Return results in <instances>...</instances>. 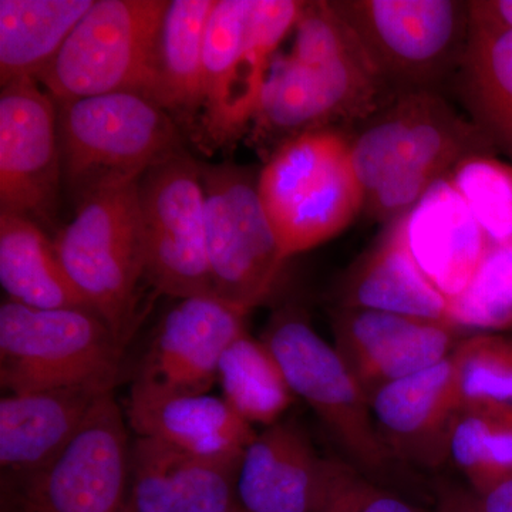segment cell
<instances>
[{
	"label": "cell",
	"instance_id": "cell-33",
	"mask_svg": "<svg viewBox=\"0 0 512 512\" xmlns=\"http://www.w3.org/2000/svg\"><path fill=\"white\" fill-rule=\"evenodd\" d=\"M319 512H423L419 507L373 483L350 467L325 507Z\"/></svg>",
	"mask_w": 512,
	"mask_h": 512
},
{
	"label": "cell",
	"instance_id": "cell-29",
	"mask_svg": "<svg viewBox=\"0 0 512 512\" xmlns=\"http://www.w3.org/2000/svg\"><path fill=\"white\" fill-rule=\"evenodd\" d=\"M447 456L473 490L512 480V414L461 407L448 434Z\"/></svg>",
	"mask_w": 512,
	"mask_h": 512
},
{
	"label": "cell",
	"instance_id": "cell-34",
	"mask_svg": "<svg viewBox=\"0 0 512 512\" xmlns=\"http://www.w3.org/2000/svg\"><path fill=\"white\" fill-rule=\"evenodd\" d=\"M436 512H512V480L487 491L447 487L439 495Z\"/></svg>",
	"mask_w": 512,
	"mask_h": 512
},
{
	"label": "cell",
	"instance_id": "cell-2",
	"mask_svg": "<svg viewBox=\"0 0 512 512\" xmlns=\"http://www.w3.org/2000/svg\"><path fill=\"white\" fill-rule=\"evenodd\" d=\"M363 212L387 225L468 157L498 153L493 141L441 92L397 94L348 133Z\"/></svg>",
	"mask_w": 512,
	"mask_h": 512
},
{
	"label": "cell",
	"instance_id": "cell-26",
	"mask_svg": "<svg viewBox=\"0 0 512 512\" xmlns=\"http://www.w3.org/2000/svg\"><path fill=\"white\" fill-rule=\"evenodd\" d=\"M454 80L467 116L512 161V32L471 22Z\"/></svg>",
	"mask_w": 512,
	"mask_h": 512
},
{
	"label": "cell",
	"instance_id": "cell-3",
	"mask_svg": "<svg viewBox=\"0 0 512 512\" xmlns=\"http://www.w3.org/2000/svg\"><path fill=\"white\" fill-rule=\"evenodd\" d=\"M63 183L77 204L133 183L181 150L177 121L156 101L119 92L56 101Z\"/></svg>",
	"mask_w": 512,
	"mask_h": 512
},
{
	"label": "cell",
	"instance_id": "cell-25",
	"mask_svg": "<svg viewBox=\"0 0 512 512\" xmlns=\"http://www.w3.org/2000/svg\"><path fill=\"white\" fill-rule=\"evenodd\" d=\"M0 284L8 299L32 308L89 309L36 222L0 212ZM94 312V311H93Z\"/></svg>",
	"mask_w": 512,
	"mask_h": 512
},
{
	"label": "cell",
	"instance_id": "cell-31",
	"mask_svg": "<svg viewBox=\"0 0 512 512\" xmlns=\"http://www.w3.org/2000/svg\"><path fill=\"white\" fill-rule=\"evenodd\" d=\"M450 322L476 333L512 328V241L490 244L470 284L450 302Z\"/></svg>",
	"mask_w": 512,
	"mask_h": 512
},
{
	"label": "cell",
	"instance_id": "cell-14",
	"mask_svg": "<svg viewBox=\"0 0 512 512\" xmlns=\"http://www.w3.org/2000/svg\"><path fill=\"white\" fill-rule=\"evenodd\" d=\"M62 183L56 101L35 77L12 80L0 94V212L49 224Z\"/></svg>",
	"mask_w": 512,
	"mask_h": 512
},
{
	"label": "cell",
	"instance_id": "cell-16",
	"mask_svg": "<svg viewBox=\"0 0 512 512\" xmlns=\"http://www.w3.org/2000/svg\"><path fill=\"white\" fill-rule=\"evenodd\" d=\"M350 467L323 457L295 421L281 420L245 450L238 501L248 512H319Z\"/></svg>",
	"mask_w": 512,
	"mask_h": 512
},
{
	"label": "cell",
	"instance_id": "cell-10",
	"mask_svg": "<svg viewBox=\"0 0 512 512\" xmlns=\"http://www.w3.org/2000/svg\"><path fill=\"white\" fill-rule=\"evenodd\" d=\"M261 339L274 353L292 393L316 413L352 466L367 476L389 470L396 458L376 429L369 394L335 346L312 328L306 313L281 309Z\"/></svg>",
	"mask_w": 512,
	"mask_h": 512
},
{
	"label": "cell",
	"instance_id": "cell-24",
	"mask_svg": "<svg viewBox=\"0 0 512 512\" xmlns=\"http://www.w3.org/2000/svg\"><path fill=\"white\" fill-rule=\"evenodd\" d=\"M217 0H171L158 40L157 103L177 124L194 123L205 103L204 43Z\"/></svg>",
	"mask_w": 512,
	"mask_h": 512
},
{
	"label": "cell",
	"instance_id": "cell-37",
	"mask_svg": "<svg viewBox=\"0 0 512 512\" xmlns=\"http://www.w3.org/2000/svg\"><path fill=\"white\" fill-rule=\"evenodd\" d=\"M121 512H134L133 510H131L130 505H128V500H127L126 507H124V510L121 511Z\"/></svg>",
	"mask_w": 512,
	"mask_h": 512
},
{
	"label": "cell",
	"instance_id": "cell-17",
	"mask_svg": "<svg viewBox=\"0 0 512 512\" xmlns=\"http://www.w3.org/2000/svg\"><path fill=\"white\" fill-rule=\"evenodd\" d=\"M249 315L217 296L178 299L158 325L136 382L174 393H208L225 350L247 332Z\"/></svg>",
	"mask_w": 512,
	"mask_h": 512
},
{
	"label": "cell",
	"instance_id": "cell-15",
	"mask_svg": "<svg viewBox=\"0 0 512 512\" xmlns=\"http://www.w3.org/2000/svg\"><path fill=\"white\" fill-rule=\"evenodd\" d=\"M332 330L333 346L369 396L447 359L464 338L446 320L356 308L336 309Z\"/></svg>",
	"mask_w": 512,
	"mask_h": 512
},
{
	"label": "cell",
	"instance_id": "cell-5",
	"mask_svg": "<svg viewBox=\"0 0 512 512\" xmlns=\"http://www.w3.org/2000/svg\"><path fill=\"white\" fill-rule=\"evenodd\" d=\"M138 183L90 195L53 241L73 284L124 345L136 328L146 279Z\"/></svg>",
	"mask_w": 512,
	"mask_h": 512
},
{
	"label": "cell",
	"instance_id": "cell-35",
	"mask_svg": "<svg viewBox=\"0 0 512 512\" xmlns=\"http://www.w3.org/2000/svg\"><path fill=\"white\" fill-rule=\"evenodd\" d=\"M471 22L512 32V0H471Z\"/></svg>",
	"mask_w": 512,
	"mask_h": 512
},
{
	"label": "cell",
	"instance_id": "cell-8",
	"mask_svg": "<svg viewBox=\"0 0 512 512\" xmlns=\"http://www.w3.org/2000/svg\"><path fill=\"white\" fill-rule=\"evenodd\" d=\"M303 6L298 0H217L205 32L200 120L211 144L231 143L252 124L272 60Z\"/></svg>",
	"mask_w": 512,
	"mask_h": 512
},
{
	"label": "cell",
	"instance_id": "cell-19",
	"mask_svg": "<svg viewBox=\"0 0 512 512\" xmlns=\"http://www.w3.org/2000/svg\"><path fill=\"white\" fill-rule=\"evenodd\" d=\"M242 456H192L137 437L130 448L128 505L134 512H231L239 504Z\"/></svg>",
	"mask_w": 512,
	"mask_h": 512
},
{
	"label": "cell",
	"instance_id": "cell-36",
	"mask_svg": "<svg viewBox=\"0 0 512 512\" xmlns=\"http://www.w3.org/2000/svg\"><path fill=\"white\" fill-rule=\"evenodd\" d=\"M231 512H248V511L244 510V508H242L241 504H238L237 507H235L234 510H232Z\"/></svg>",
	"mask_w": 512,
	"mask_h": 512
},
{
	"label": "cell",
	"instance_id": "cell-13",
	"mask_svg": "<svg viewBox=\"0 0 512 512\" xmlns=\"http://www.w3.org/2000/svg\"><path fill=\"white\" fill-rule=\"evenodd\" d=\"M126 429L113 392L104 394L62 456L20 478L19 512L123 511L130 487Z\"/></svg>",
	"mask_w": 512,
	"mask_h": 512
},
{
	"label": "cell",
	"instance_id": "cell-12",
	"mask_svg": "<svg viewBox=\"0 0 512 512\" xmlns=\"http://www.w3.org/2000/svg\"><path fill=\"white\" fill-rule=\"evenodd\" d=\"M138 198L146 281L175 299L215 296L200 163L181 148L140 178Z\"/></svg>",
	"mask_w": 512,
	"mask_h": 512
},
{
	"label": "cell",
	"instance_id": "cell-18",
	"mask_svg": "<svg viewBox=\"0 0 512 512\" xmlns=\"http://www.w3.org/2000/svg\"><path fill=\"white\" fill-rule=\"evenodd\" d=\"M369 399L376 429L396 460L429 468L448 461V434L461 410L453 353L416 375L384 384Z\"/></svg>",
	"mask_w": 512,
	"mask_h": 512
},
{
	"label": "cell",
	"instance_id": "cell-1",
	"mask_svg": "<svg viewBox=\"0 0 512 512\" xmlns=\"http://www.w3.org/2000/svg\"><path fill=\"white\" fill-rule=\"evenodd\" d=\"M394 94L328 2H305L286 55L269 67L252 126L268 158L318 130H353Z\"/></svg>",
	"mask_w": 512,
	"mask_h": 512
},
{
	"label": "cell",
	"instance_id": "cell-30",
	"mask_svg": "<svg viewBox=\"0 0 512 512\" xmlns=\"http://www.w3.org/2000/svg\"><path fill=\"white\" fill-rule=\"evenodd\" d=\"M453 360L461 407L512 414V338L484 332L464 336Z\"/></svg>",
	"mask_w": 512,
	"mask_h": 512
},
{
	"label": "cell",
	"instance_id": "cell-7",
	"mask_svg": "<svg viewBox=\"0 0 512 512\" xmlns=\"http://www.w3.org/2000/svg\"><path fill=\"white\" fill-rule=\"evenodd\" d=\"M167 5L94 0L37 82L55 101L128 92L157 103L158 40Z\"/></svg>",
	"mask_w": 512,
	"mask_h": 512
},
{
	"label": "cell",
	"instance_id": "cell-21",
	"mask_svg": "<svg viewBox=\"0 0 512 512\" xmlns=\"http://www.w3.org/2000/svg\"><path fill=\"white\" fill-rule=\"evenodd\" d=\"M126 416L137 437L200 457L242 456L258 431L222 397L174 393L134 380Z\"/></svg>",
	"mask_w": 512,
	"mask_h": 512
},
{
	"label": "cell",
	"instance_id": "cell-6",
	"mask_svg": "<svg viewBox=\"0 0 512 512\" xmlns=\"http://www.w3.org/2000/svg\"><path fill=\"white\" fill-rule=\"evenodd\" d=\"M124 343L89 309L0 305V384L8 394L72 386L113 390Z\"/></svg>",
	"mask_w": 512,
	"mask_h": 512
},
{
	"label": "cell",
	"instance_id": "cell-27",
	"mask_svg": "<svg viewBox=\"0 0 512 512\" xmlns=\"http://www.w3.org/2000/svg\"><path fill=\"white\" fill-rule=\"evenodd\" d=\"M94 0H0V83L35 77L55 59Z\"/></svg>",
	"mask_w": 512,
	"mask_h": 512
},
{
	"label": "cell",
	"instance_id": "cell-28",
	"mask_svg": "<svg viewBox=\"0 0 512 512\" xmlns=\"http://www.w3.org/2000/svg\"><path fill=\"white\" fill-rule=\"evenodd\" d=\"M222 399L251 426L282 420L295 394L264 340L245 332L229 345L218 367Z\"/></svg>",
	"mask_w": 512,
	"mask_h": 512
},
{
	"label": "cell",
	"instance_id": "cell-20",
	"mask_svg": "<svg viewBox=\"0 0 512 512\" xmlns=\"http://www.w3.org/2000/svg\"><path fill=\"white\" fill-rule=\"evenodd\" d=\"M399 221L423 274L448 302L456 299L476 274L490 241L450 177L437 181Z\"/></svg>",
	"mask_w": 512,
	"mask_h": 512
},
{
	"label": "cell",
	"instance_id": "cell-11",
	"mask_svg": "<svg viewBox=\"0 0 512 512\" xmlns=\"http://www.w3.org/2000/svg\"><path fill=\"white\" fill-rule=\"evenodd\" d=\"M200 168L215 296L249 313L269 298L288 261L259 197V173L234 164Z\"/></svg>",
	"mask_w": 512,
	"mask_h": 512
},
{
	"label": "cell",
	"instance_id": "cell-23",
	"mask_svg": "<svg viewBox=\"0 0 512 512\" xmlns=\"http://www.w3.org/2000/svg\"><path fill=\"white\" fill-rule=\"evenodd\" d=\"M336 295L338 308L450 322V302L414 261L399 220L387 225L379 241L340 279Z\"/></svg>",
	"mask_w": 512,
	"mask_h": 512
},
{
	"label": "cell",
	"instance_id": "cell-4",
	"mask_svg": "<svg viewBox=\"0 0 512 512\" xmlns=\"http://www.w3.org/2000/svg\"><path fill=\"white\" fill-rule=\"evenodd\" d=\"M258 191L286 259L338 237L365 204L348 133L332 128L276 148L259 171Z\"/></svg>",
	"mask_w": 512,
	"mask_h": 512
},
{
	"label": "cell",
	"instance_id": "cell-32",
	"mask_svg": "<svg viewBox=\"0 0 512 512\" xmlns=\"http://www.w3.org/2000/svg\"><path fill=\"white\" fill-rule=\"evenodd\" d=\"M490 244L512 241V164L497 156L468 157L448 175Z\"/></svg>",
	"mask_w": 512,
	"mask_h": 512
},
{
	"label": "cell",
	"instance_id": "cell-9",
	"mask_svg": "<svg viewBox=\"0 0 512 512\" xmlns=\"http://www.w3.org/2000/svg\"><path fill=\"white\" fill-rule=\"evenodd\" d=\"M394 96L440 92L456 77L470 36V2L330 0Z\"/></svg>",
	"mask_w": 512,
	"mask_h": 512
},
{
	"label": "cell",
	"instance_id": "cell-22",
	"mask_svg": "<svg viewBox=\"0 0 512 512\" xmlns=\"http://www.w3.org/2000/svg\"><path fill=\"white\" fill-rule=\"evenodd\" d=\"M113 392L72 386L8 394L0 400V466L18 478L45 470L83 429L94 406Z\"/></svg>",
	"mask_w": 512,
	"mask_h": 512
}]
</instances>
